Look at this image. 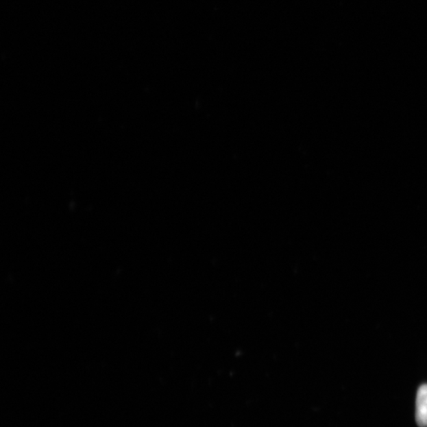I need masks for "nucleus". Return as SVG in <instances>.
<instances>
[{
  "label": "nucleus",
  "instance_id": "f257e3e1",
  "mask_svg": "<svg viewBox=\"0 0 427 427\" xmlns=\"http://www.w3.org/2000/svg\"><path fill=\"white\" fill-rule=\"evenodd\" d=\"M416 423L420 427H427V385H423L416 397Z\"/></svg>",
  "mask_w": 427,
  "mask_h": 427
}]
</instances>
